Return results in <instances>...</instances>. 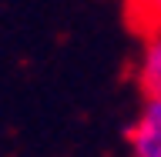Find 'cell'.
Returning a JSON list of instances; mask_svg holds the SVG:
<instances>
[{
    "label": "cell",
    "instance_id": "3957f363",
    "mask_svg": "<svg viewBox=\"0 0 161 157\" xmlns=\"http://www.w3.org/2000/svg\"><path fill=\"white\" fill-rule=\"evenodd\" d=\"M128 20L141 34L161 27V0H128Z\"/></svg>",
    "mask_w": 161,
    "mask_h": 157
},
{
    "label": "cell",
    "instance_id": "7a4b0ae2",
    "mask_svg": "<svg viewBox=\"0 0 161 157\" xmlns=\"http://www.w3.org/2000/svg\"><path fill=\"white\" fill-rule=\"evenodd\" d=\"M134 77H138V87L144 97H161V27L144 34Z\"/></svg>",
    "mask_w": 161,
    "mask_h": 157
},
{
    "label": "cell",
    "instance_id": "6da1fadb",
    "mask_svg": "<svg viewBox=\"0 0 161 157\" xmlns=\"http://www.w3.org/2000/svg\"><path fill=\"white\" fill-rule=\"evenodd\" d=\"M124 137L131 157H161V97H144V107Z\"/></svg>",
    "mask_w": 161,
    "mask_h": 157
}]
</instances>
